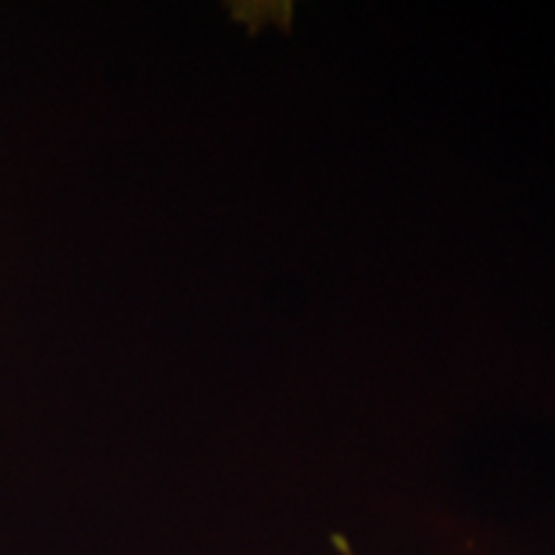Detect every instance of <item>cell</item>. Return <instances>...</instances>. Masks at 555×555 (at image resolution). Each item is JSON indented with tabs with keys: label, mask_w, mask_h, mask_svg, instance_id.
I'll return each instance as SVG.
<instances>
[{
	"label": "cell",
	"mask_w": 555,
	"mask_h": 555,
	"mask_svg": "<svg viewBox=\"0 0 555 555\" xmlns=\"http://www.w3.org/2000/svg\"><path fill=\"white\" fill-rule=\"evenodd\" d=\"M332 545L337 547L339 555H356V551H352V545L347 543L345 535H332Z\"/></svg>",
	"instance_id": "cell-1"
}]
</instances>
